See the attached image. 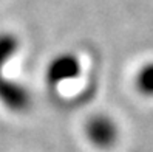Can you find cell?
<instances>
[{
  "label": "cell",
  "instance_id": "6da1fadb",
  "mask_svg": "<svg viewBox=\"0 0 153 152\" xmlns=\"http://www.w3.org/2000/svg\"><path fill=\"white\" fill-rule=\"evenodd\" d=\"M19 39L11 33H0V104L11 112H25L31 106V95L20 82L5 75V67L19 51Z\"/></svg>",
  "mask_w": 153,
  "mask_h": 152
},
{
  "label": "cell",
  "instance_id": "7a4b0ae2",
  "mask_svg": "<svg viewBox=\"0 0 153 152\" xmlns=\"http://www.w3.org/2000/svg\"><path fill=\"white\" fill-rule=\"evenodd\" d=\"M82 73L80 61L73 53L57 55L47 67V82L50 87H59L65 82L74 81Z\"/></svg>",
  "mask_w": 153,
  "mask_h": 152
},
{
  "label": "cell",
  "instance_id": "3957f363",
  "mask_svg": "<svg viewBox=\"0 0 153 152\" xmlns=\"http://www.w3.org/2000/svg\"><path fill=\"white\" fill-rule=\"evenodd\" d=\"M85 135L97 148H110L118 137V127L108 115H93L85 123Z\"/></svg>",
  "mask_w": 153,
  "mask_h": 152
},
{
  "label": "cell",
  "instance_id": "277c9868",
  "mask_svg": "<svg viewBox=\"0 0 153 152\" xmlns=\"http://www.w3.org/2000/svg\"><path fill=\"white\" fill-rule=\"evenodd\" d=\"M136 85L142 93L153 95V65L141 68L136 78Z\"/></svg>",
  "mask_w": 153,
  "mask_h": 152
}]
</instances>
